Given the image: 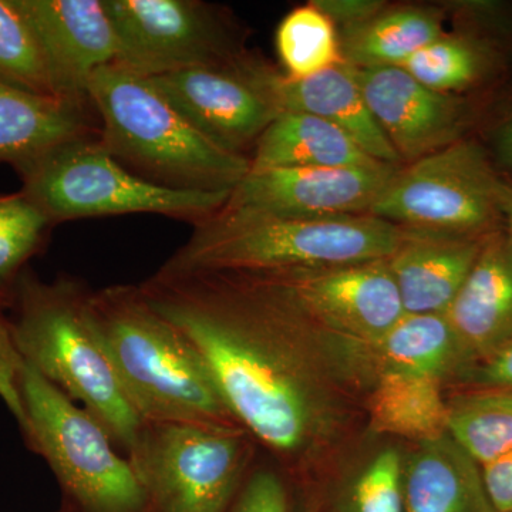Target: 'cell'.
Listing matches in <instances>:
<instances>
[{
  "instance_id": "cell-1",
  "label": "cell",
  "mask_w": 512,
  "mask_h": 512,
  "mask_svg": "<svg viewBox=\"0 0 512 512\" xmlns=\"http://www.w3.org/2000/svg\"><path fill=\"white\" fill-rule=\"evenodd\" d=\"M210 367L232 419L296 461L332 426L311 328L272 286L238 272L158 271L140 285Z\"/></svg>"
},
{
  "instance_id": "cell-2",
  "label": "cell",
  "mask_w": 512,
  "mask_h": 512,
  "mask_svg": "<svg viewBox=\"0 0 512 512\" xmlns=\"http://www.w3.org/2000/svg\"><path fill=\"white\" fill-rule=\"evenodd\" d=\"M90 313L128 402L143 423L239 427L200 352L140 285L90 293Z\"/></svg>"
},
{
  "instance_id": "cell-3",
  "label": "cell",
  "mask_w": 512,
  "mask_h": 512,
  "mask_svg": "<svg viewBox=\"0 0 512 512\" xmlns=\"http://www.w3.org/2000/svg\"><path fill=\"white\" fill-rule=\"evenodd\" d=\"M404 228L370 214L275 217L220 210L160 271L274 274L390 258Z\"/></svg>"
},
{
  "instance_id": "cell-4",
  "label": "cell",
  "mask_w": 512,
  "mask_h": 512,
  "mask_svg": "<svg viewBox=\"0 0 512 512\" xmlns=\"http://www.w3.org/2000/svg\"><path fill=\"white\" fill-rule=\"evenodd\" d=\"M13 340L25 365L99 421L127 451L141 429L90 313V293L79 279L40 281L30 272L16 279Z\"/></svg>"
},
{
  "instance_id": "cell-5",
  "label": "cell",
  "mask_w": 512,
  "mask_h": 512,
  "mask_svg": "<svg viewBox=\"0 0 512 512\" xmlns=\"http://www.w3.org/2000/svg\"><path fill=\"white\" fill-rule=\"evenodd\" d=\"M87 94L101 146L138 177L174 190L232 191L249 173V158L212 143L147 77L107 64Z\"/></svg>"
},
{
  "instance_id": "cell-6",
  "label": "cell",
  "mask_w": 512,
  "mask_h": 512,
  "mask_svg": "<svg viewBox=\"0 0 512 512\" xmlns=\"http://www.w3.org/2000/svg\"><path fill=\"white\" fill-rule=\"evenodd\" d=\"M26 444L46 461L62 490L63 512H147L127 457L92 414L23 366Z\"/></svg>"
},
{
  "instance_id": "cell-7",
  "label": "cell",
  "mask_w": 512,
  "mask_h": 512,
  "mask_svg": "<svg viewBox=\"0 0 512 512\" xmlns=\"http://www.w3.org/2000/svg\"><path fill=\"white\" fill-rule=\"evenodd\" d=\"M19 174L23 194L52 224L107 215L158 214L197 225L220 211L231 194L174 190L151 183L119 163L94 136L56 147Z\"/></svg>"
},
{
  "instance_id": "cell-8",
  "label": "cell",
  "mask_w": 512,
  "mask_h": 512,
  "mask_svg": "<svg viewBox=\"0 0 512 512\" xmlns=\"http://www.w3.org/2000/svg\"><path fill=\"white\" fill-rule=\"evenodd\" d=\"M241 427L143 423L126 451L147 512H227L249 476Z\"/></svg>"
},
{
  "instance_id": "cell-9",
  "label": "cell",
  "mask_w": 512,
  "mask_h": 512,
  "mask_svg": "<svg viewBox=\"0 0 512 512\" xmlns=\"http://www.w3.org/2000/svg\"><path fill=\"white\" fill-rule=\"evenodd\" d=\"M501 184L483 148L460 140L399 168L369 214L403 228L484 237L501 221Z\"/></svg>"
},
{
  "instance_id": "cell-10",
  "label": "cell",
  "mask_w": 512,
  "mask_h": 512,
  "mask_svg": "<svg viewBox=\"0 0 512 512\" xmlns=\"http://www.w3.org/2000/svg\"><path fill=\"white\" fill-rule=\"evenodd\" d=\"M117 40L114 64L141 77L228 67L242 59L227 20L198 0H104Z\"/></svg>"
},
{
  "instance_id": "cell-11",
  "label": "cell",
  "mask_w": 512,
  "mask_h": 512,
  "mask_svg": "<svg viewBox=\"0 0 512 512\" xmlns=\"http://www.w3.org/2000/svg\"><path fill=\"white\" fill-rule=\"evenodd\" d=\"M272 286L309 326L367 343L406 315L387 259L309 271L251 274Z\"/></svg>"
},
{
  "instance_id": "cell-12",
  "label": "cell",
  "mask_w": 512,
  "mask_h": 512,
  "mask_svg": "<svg viewBox=\"0 0 512 512\" xmlns=\"http://www.w3.org/2000/svg\"><path fill=\"white\" fill-rule=\"evenodd\" d=\"M400 167L271 168L252 171L221 210L275 217H338L369 214Z\"/></svg>"
},
{
  "instance_id": "cell-13",
  "label": "cell",
  "mask_w": 512,
  "mask_h": 512,
  "mask_svg": "<svg viewBox=\"0 0 512 512\" xmlns=\"http://www.w3.org/2000/svg\"><path fill=\"white\" fill-rule=\"evenodd\" d=\"M147 79L212 143L239 156L281 114L235 64L194 67Z\"/></svg>"
},
{
  "instance_id": "cell-14",
  "label": "cell",
  "mask_w": 512,
  "mask_h": 512,
  "mask_svg": "<svg viewBox=\"0 0 512 512\" xmlns=\"http://www.w3.org/2000/svg\"><path fill=\"white\" fill-rule=\"evenodd\" d=\"M349 67L400 160L412 164L460 141L467 107L453 94L427 89L400 67Z\"/></svg>"
},
{
  "instance_id": "cell-15",
  "label": "cell",
  "mask_w": 512,
  "mask_h": 512,
  "mask_svg": "<svg viewBox=\"0 0 512 512\" xmlns=\"http://www.w3.org/2000/svg\"><path fill=\"white\" fill-rule=\"evenodd\" d=\"M35 30L57 99L92 106L90 79L114 63L119 40L104 0H16Z\"/></svg>"
},
{
  "instance_id": "cell-16",
  "label": "cell",
  "mask_w": 512,
  "mask_h": 512,
  "mask_svg": "<svg viewBox=\"0 0 512 512\" xmlns=\"http://www.w3.org/2000/svg\"><path fill=\"white\" fill-rule=\"evenodd\" d=\"M235 66L279 113H303L329 121L380 163L397 167L402 163L370 113L348 64H338L301 79L244 57Z\"/></svg>"
},
{
  "instance_id": "cell-17",
  "label": "cell",
  "mask_w": 512,
  "mask_h": 512,
  "mask_svg": "<svg viewBox=\"0 0 512 512\" xmlns=\"http://www.w3.org/2000/svg\"><path fill=\"white\" fill-rule=\"evenodd\" d=\"M326 336L330 359L333 357L343 369L365 375L372 382L383 373H410L443 382L447 377L467 372L474 363L446 313L404 315L373 342Z\"/></svg>"
},
{
  "instance_id": "cell-18",
  "label": "cell",
  "mask_w": 512,
  "mask_h": 512,
  "mask_svg": "<svg viewBox=\"0 0 512 512\" xmlns=\"http://www.w3.org/2000/svg\"><path fill=\"white\" fill-rule=\"evenodd\" d=\"M487 235L404 228L402 242L387 258V265L406 315L446 313L476 264Z\"/></svg>"
},
{
  "instance_id": "cell-19",
  "label": "cell",
  "mask_w": 512,
  "mask_h": 512,
  "mask_svg": "<svg viewBox=\"0 0 512 512\" xmlns=\"http://www.w3.org/2000/svg\"><path fill=\"white\" fill-rule=\"evenodd\" d=\"M474 362L512 342V248L504 231L484 239L476 264L446 312Z\"/></svg>"
},
{
  "instance_id": "cell-20",
  "label": "cell",
  "mask_w": 512,
  "mask_h": 512,
  "mask_svg": "<svg viewBox=\"0 0 512 512\" xmlns=\"http://www.w3.org/2000/svg\"><path fill=\"white\" fill-rule=\"evenodd\" d=\"M404 512H498L483 470L446 433L414 444L403 460Z\"/></svg>"
},
{
  "instance_id": "cell-21",
  "label": "cell",
  "mask_w": 512,
  "mask_h": 512,
  "mask_svg": "<svg viewBox=\"0 0 512 512\" xmlns=\"http://www.w3.org/2000/svg\"><path fill=\"white\" fill-rule=\"evenodd\" d=\"M94 136L87 106L0 83V163L23 171L69 141Z\"/></svg>"
},
{
  "instance_id": "cell-22",
  "label": "cell",
  "mask_w": 512,
  "mask_h": 512,
  "mask_svg": "<svg viewBox=\"0 0 512 512\" xmlns=\"http://www.w3.org/2000/svg\"><path fill=\"white\" fill-rule=\"evenodd\" d=\"M329 121L281 113L255 144L252 171L271 168H363L380 165Z\"/></svg>"
},
{
  "instance_id": "cell-23",
  "label": "cell",
  "mask_w": 512,
  "mask_h": 512,
  "mask_svg": "<svg viewBox=\"0 0 512 512\" xmlns=\"http://www.w3.org/2000/svg\"><path fill=\"white\" fill-rule=\"evenodd\" d=\"M441 383L434 377L410 373L376 376L367 402L370 429L414 444L443 436L447 433L448 403Z\"/></svg>"
},
{
  "instance_id": "cell-24",
  "label": "cell",
  "mask_w": 512,
  "mask_h": 512,
  "mask_svg": "<svg viewBox=\"0 0 512 512\" xmlns=\"http://www.w3.org/2000/svg\"><path fill=\"white\" fill-rule=\"evenodd\" d=\"M443 33L439 10L384 9L366 22L340 29V53L343 62L359 69L400 67Z\"/></svg>"
},
{
  "instance_id": "cell-25",
  "label": "cell",
  "mask_w": 512,
  "mask_h": 512,
  "mask_svg": "<svg viewBox=\"0 0 512 512\" xmlns=\"http://www.w3.org/2000/svg\"><path fill=\"white\" fill-rule=\"evenodd\" d=\"M447 433L481 467L512 451V389L484 387L448 403Z\"/></svg>"
},
{
  "instance_id": "cell-26",
  "label": "cell",
  "mask_w": 512,
  "mask_h": 512,
  "mask_svg": "<svg viewBox=\"0 0 512 512\" xmlns=\"http://www.w3.org/2000/svg\"><path fill=\"white\" fill-rule=\"evenodd\" d=\"M276 49L285 73L296 79L345 63L336 26L312 3L285 16L276 32Z\"/></svg>"
},
{
  "instance_id": "cell-27",
  "label": "cell",
  "mask_w": 512,
  "mask_h": 512,
  "mask_svg": "<svg viewBox=\"0 0 512 512\" xmlns=\"http://www.w3.org/2000/svg\"><path fill=\"white\" fill-rule=\"evenodd\" d=\"M490 56L476 40L443 33L400 66L433 92L453 94L476 84Z\"/></svg>"
},
{
  "instance_id": "cell-28",
  "label": "cell",
  "mask_w": 512,
  "mask_h": 512,
  "mask_svg": "<svg viewBox=\"0 0 512 512\" xmlns=\"http://www.w3.org/2000/svg\"><path fill=\"white\" fill-rule=\"evenodd\" d=\"M0 83L57 99L45 53L16 0H0Z\"/></svg>"
},
{
  "instance_id": "cell-29",
  "label": "cell",
  "mask_w": 512,
  "mask_h": 512,
  "mask_svg": "<svg viewBox=\"0 0 512 512\" xmlns=\"http://www.w3.org/2000/svg\"><path fill=\"white\" fill-rule=\"evenodd\" d=\"M50 224L23 192L0 197V288L19 278Z\"/></svg>"
},
{
  "instance_id": "cell-30",
  "label": "cell",
  "mask_w": 512,
  "mask_h": 512,
  "mask_svg": "<svg viewBox=\"0 0 512 512\" xmlns=\"http://www.w3.org/2000/svg\"><path fill=\"white\" fill-rule=\"evenodd\" d=\"M403 460L396 448L380 451L350 485L340 512H404Z\"/></svg>"
},
{
  "instance_id": "cell-31",
  "label": "cell",
  "mask_w": 512,
  "mask_h": 512,
  "mask_svg": "<svg viewBox=\"0 0 512 512\" xmlns=\"http://www.w3.org/2000/svg\"><path fill=\"white\" fill-rule=\"evenodd\" d=\"M227 512H289L284 480L271 468L252 470Z\"/></svg>"
},
{
  "instance_id": "cell-32",
  "label": "cell",
  "mask_w": 512,
  "mask_h": 512,
  "mask_svg": "<svg viewBox=\"0 0 512 512\" xmlns=\"http://www.w3.org/2000/svg\"><path fill=\"white\" fill-rule=\"evenodd\" d=\"M23 366L25 362L16 348L10 323L0 315V399L18 421L19 429L25 424V407L20 392Z\"/></svg>"
},
{
  "instance_id": "cell-33",
  "label": "cell",
  "mask_w": 512,
  "mask_h": 512,
  "mask_svg": "<svg viewBox=\"0 0 512 512\" xmlns=\"http://www.w3.org/2000/svg\"><path fill=\"white\" fill-rule=\"evenodd\" d=\"M340 29L359 25L386 9L382 0H313L311 2Z\"/></svg>"
},
{
  "instance_id": "cell-34",
  "label": "cell",
  "mask_w": 512,
  "mask_h": 512,
  "mask_svg": "<svg viewBox=\"0 0 512 512\" xmlns=\"http://www.w3.org/2000/svg\"><path fill=\"white\" fill-rule=\"evenodd\" d=\"M485 487L498 512L512 511V451L481 467Z\"/></svg>"
},
{
  "instance_id": "cell-35",
  "label": "cell",
  "mask_w": 512,
  "mask_h": 512,
  "mask_svg": "<svg viewBox=\"0 0 512 512\" xmlns=\"http://www.w3.org/2000/svg\"><path fill=\"white\" fill-rule=\"evenodd\" d=\"M470 370L473 372L474 380L481 386L512 389V342Z\"/></svg>"
},
{
  "instance_id": "cell-36",
  "label": "cell",
  "mask_w": 512,
  "mask_h": 512,
  "mask_svg": "<svg viewBox=\"0 0 512 512\" xmlns=\"http://www.w3.org/2000/svg\"><path fill=\"white\" fill-rule=\"evenodd\" d=\"M501 221L505 225V235L512 248V183L503 180L500 192Z\"/></svg>"
},
{
  "instance_id": "cell-37",
  "label": "cell",
  "mask_w": 512,
  "mask_h": 512,
  "mask_svg": "<svg viewBox=\"0 0 512 512\" xmlns=\"http://www.w3.org/2000/svg\"><path fill=\"white\" fill-rule=\"evenodd\" d=\"M497 148L501 160L512 168V120L498 133Z\"/></svg>"
},
{
  "instance_id": "cell-38",
  "label": "cell",
  "mask_w": 512,
  "mask_h": 512,
  "mask_svg": "<svg viewBox=\"0 0 512 512\" xmlns=\"http://www.w3.org/2000/svg\"><path fill=\"white\" fill-rule=\"evenodd\" d=\"M512 512V511H511Z\"/></svg>"
}]
</instances>
